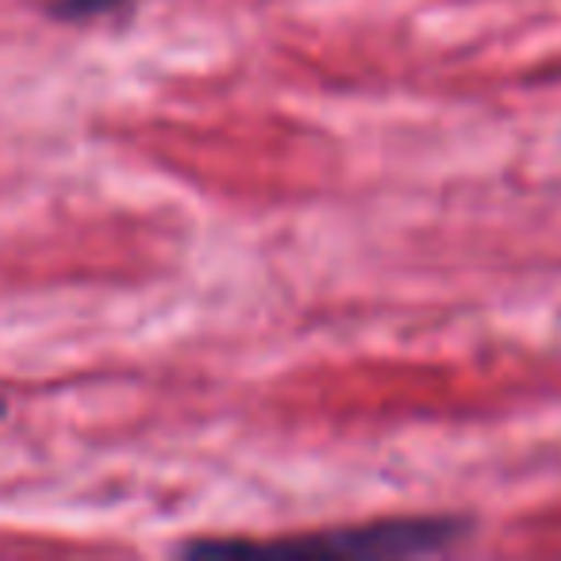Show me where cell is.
<instances>
[{"instance_id": "obj_1", "label": "cell", "mask_w": 561, "mask_h": 561, "mask_svg": "<svg viewBox=\"0 0 561 561\" xmlns=\"http://www.w3.org/2000/svg\"><path fill=\"white\" fill-rule=\"evenodd\" d=\"M469 535L466 519L450 515H404V519H381L351 530H328L312 538H285V542H193V553H331V558H412V553H435L443 546Z\"/></svg>"}, {"instance_id": "obj_2", "label": "cell", "mask_w": 561, "mask_h": 561, "mask_svg": "<svg viewBox=\"0 0 561 561\" xmlns=\"http://www.w3.org/2000/svg\"><path fill=\"white\" fill-rule=\"evenodd\" d=\"M127 0H50L47 9L50 16L58 20H93V16H104V12H116L124 9Z\"/></svg>"}, {"instance_id": "obj_3", "label": "cell", "mask_w": 561, "mask_h": 561, "mask_svg": "<svg viewBox=\"0 0 561 561\" xmlns=\"http://www.w3.org/2000/svg\"><path fill=\"white\" fill-rule=\"evenodd\" d=\"M0 415H4V400H0Z\"/></svg>"}]
</instances>
